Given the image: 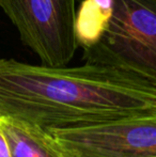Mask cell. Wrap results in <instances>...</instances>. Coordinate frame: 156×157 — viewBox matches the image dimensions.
I'll return each instance as SVG.
<instances>
[{"instance_id": "7a4b0ae2", "label": "cell", "mask_w": 156, "mask_h": 157, "mask_svg": "<svg viewBox=\"0 0 156 157\" xmlns=\"http://www.w3.org/2000/svg\"><path fill=\"white\" fill-rule=\"evenodd\" d=\"M75 36L87 63L156 87V0H78Z\"/></svg>"}, {"instance_id": "6da1fadb", "label": "cell", "mask_w": 156, "mask_h": 157, "mask_svg": "<svg viewBox=\"0 0 156 157\" xmlns=\"http://www.w3.org/2000/svg\"><path fill=\"white\" fill-rule=\"evenodd\" d=\"M156 112V87L110 66L32 65L0 59V119L44 129L91 126Z\"/></svg>"}, {"instance_id": "3957f363", "label": "cell", "mask_w": 156, "mask_h": 157, "mask_svg": "<svg viewBox=\"0 0 156 157\" xmlns=\"http://www.w3.org/2000/svg\"><path fill=\"white\" fill-rule=\"evenodd\" d=\"M21 40L42 64L65 66L75 56L76 0H0Z\"/></svg>"}, {"instance_id": "5b68a950", "label": "cell", "mask_w": 156, "mask_h": 157, "mask_svg": "<svg viewBox=\"0 0 156 157\" xmlns=\"http://www.w3.org/2000/svg\"><path fill=\"white\" fill-rule=\"evenodd\" d=\"M11 157H67L48 130L36 125L0 119Z\"/></svg>"}, {"instance_id": "8992f818", "label": "cell", "mask_w": 156, "mask_h": 157, "mask_svg": "<svg viewBox=\"0 0 156 157\" xmlns=\"http://www.w3.org/2000/svg\"><path fill=\"white\" fill-rule=\"evenodd\" d=\"M0 157H11L8 141L1 129H0Z\"/></svg>"}, {"instance_id": "277c9868", "label": "cell", "mask_w": 156, "mask_h": 157, "mask_svg": "<svg viewBox=\"0 0 156 157\" xmlns=\"http://www.w3.org/2000/svg\"><path fill=\"white\" fill-rule=\"evenodd\" d=\"M47 130L67 157H156V112Z\"/></svg>"}]
</instances>
